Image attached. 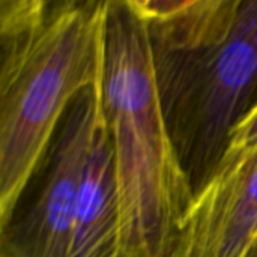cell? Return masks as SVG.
Masks as SVG:
<instances>
[{"mask_svg":"<svg viewBox=\"0 0 257 257\" xmlns=\"http://www.w3.org/2000/svg\"><path fill=\"white\" fill-rule=\"evenodd\" d=\"M148 23L163 117L193 197L257 101V0H133Z\"/></svg>","mask_w":257,"mask_h":257,"instance_id":"6da1fadb","label":"cell"},{"mask_svg":"<svg viewBox=\"0 0 257 257\" xmlns=\"http://www.w3.org/2000/svg\"><path fill=\"white\" fill-rule=\"evenodd\" d=\"M104 2L0 0V227L69 104L101 78Z\"/></svg>","mask_w":257,"mask_h":257,"instance_id":"7a4b0ae2","label":"cell"},{"mask_svg":"<svg viewBox=\"0 0 257 257\" xmlns=\"http://www.w3.org/2000/svg\"><path fill=\"white\" fill-rule=\"evenodd\" d=\"M101 113L110 136L125 257H176L190 184L157 89L148 23L133 0H105Z\"/></svg>","mask_w":257,"mask_h":257,"instance_id":"3957f363","label":"cell"},{"mask_svg":"<svg viewBox=\"0 0 257 257\" xmlns=\"http://www.w3.org/2000/svg\"><path fill=\"white\" fill-rule=\"evenodd\" d=\"M99 117L98 81L80 92L60 119L42 164L0 227V257H69L80 184Z\"/></svg>","mask_w":257,"mask_h":257,"instance_id":"277c9868","label":"cell"},{"mask_svg":"<svg viewBox=\"0 0 257 257\" xmlns=\"http://www.w3.org/2000/svg\"><path fill=\"white\" fill-rule=\"evenodd\" d=\"M257 239V145L227 152L182 220L176 257H248Z\"/></svg>","mask_w":257,"mask_h":257,"instance_id":"5b68a950","label":"cell"},{"mask_svg":"<svg viewBox=\"0 0 257 257\" xmlns=\"http://www.w3.org/2000/svg\"><path fill=\"white\" fill-rule=\"evenodd\" d=\"M120 251V209L114 155L102 113L84 166L69 257H114Z\"/></svg>","mask_w":257,"mask_h":257,"instance_id":"8992f818","label":"cell"},{"mask_svg":"<svg viewBox=\"0 0 257 257\" xmlns=\"http://www.w3.org/2000/svg\"><path fill=\"white\" fill-rule=\"evenodd\" d=\"M254 145H257V101L235 126L227 152L241 151Z\"/></svg>","mask_w":257,"mask_h":257,"instance_id":"52a82bcc","label":"cell"},{"mask_svg":"<svg viewBox=\"0 0 257 257\" xmlns=\"http://www.w3.org/2000/svg\"><path fill=\"white\" fill-rule=\"evenodd\" d=\"M248 257H257V239L256 242H254V245H253V248H251V251H250V254Z\"/></svg>","mask_w":257,"mask_h":257,"instance_id":"ba28073f","label":"cell"},{"mask_svg":"<svg viewBox=\"0 0 257 257\" xmlns=\"http://www.w3.org/2000/svg\"><path fill=\"white\" fill-rule=\"evenodd\" d=\"M114 257H125V256H123V254H122V253L119 251V253H117V254H116V256H114Z\"/></svg>","mask_w":257,"mask_h":257,"instance_id":"9c48e42d","label":"cell"}]
</instances>
